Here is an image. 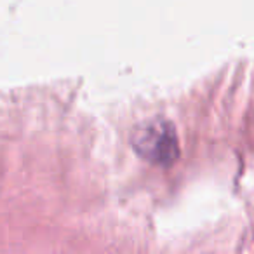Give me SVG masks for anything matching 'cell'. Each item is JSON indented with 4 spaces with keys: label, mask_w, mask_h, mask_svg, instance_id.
<instances>
[{
    "label": "cell",
    "mask_w": 254,
    "mask_h": 254,
    "mask_svg": "<svg viewBox=\"0 0 254 254\" xmlns=\"http://www.w3.org/2000/svg\"><path fill=\"white\" fill-rule=\"evenodd\" d=\"M131 145L141 159L155 166L169 167L180 157L176 129L166 119H150L136 126Z\"/></svg>",
    "instance_id": "6da1fadb"
}]
</instances>
